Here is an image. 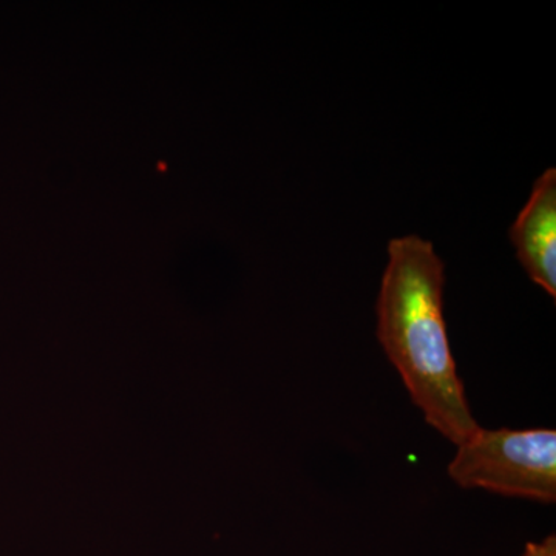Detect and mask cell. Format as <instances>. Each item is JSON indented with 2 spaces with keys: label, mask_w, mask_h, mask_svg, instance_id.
Masks as SVG:
<instances>
[{
  "label": "cell",
  "mask_w": 556,
  "mask_h": 556,
  "mask_svg": "<svg viewBox=\"0 0 556 556\" xmlns=\"http://www.w3.org/2000/svg\"><path fill=\"white\" fill-rule=\"evenodd\" d=\"M447 471L464 490L555 504L556 431L479 427L456 445Z\"/></svg>",
  "instance_id": "7a4b0ae2"
},
{
  "label": "cell",
  "mask_w": 556,
  "mask_h": 556,
  "mask_svg": "<svg viewBox=\"0 0 556 556\" xmlns=\"http://www.w3.org/2000/svg\"><path fill=\"white\" fill-rule=\"evenodd\" d=\"M521 556H556V538L551 535L544 538L540 543L527 544Z\"/></svg>",
  "instance_id": "277c9868"
},
{
  "label": "cell",
  "mask_w": 556,
  "mask_h": 556,
  "mask_svg": "<svg viewBox=\"0 0 556 556\" xmlns=\"http://www.w3.org/2000/svg\"><path fill=\"white\" fill-rule=\"evenodd\" d=\"M511 244L527 276L548 295H556V169L548 167L533 182L532 193L510 226Z\"/></svg>",
  "instance_id": "3957f363"
},
{
  "label": "cell",
  "mask_w": 556,
  "mask_h": 556,
  "mask_svg": "<svg viewBox=\"0 0 556 556\" xmlns=\"http://www.w3.org/2000/svg\"><path fill=\"white\" fill-rule=\"evenodd\" d=\"M444 285L445 265L431 241L419 236L390 240L376 336L428 426L459 445L479 424L450 346Z\"/></svg>",
  "instance_id": "6da1fadb"
}]
</instances>
